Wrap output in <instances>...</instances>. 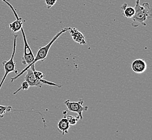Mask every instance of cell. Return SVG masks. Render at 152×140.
Instances as JSON below:
<instances>
[{"instance_id":"cell-1","label":"cell","mask_w":152,"mask_h":140,"mask_svg":"<svg viewBox=\"0 0 152 140\" xmlns=\"http://www.w3.org/2000/svg\"><path fill=\"white\" fill-rule=\"evenodd\" d=\"M134 15L132 18V26L137 28L139 26H146V21L152 18V9L149 3L145 2L140 4V0H135Z\"/></svg>"},{"instance_id":"cell-2","label":"cell","mask_w":152,"mask_h":140,"mask_svg":"<svg viewBox=\"0 0 152 140\" xmlns=\"http://www.w3.org/2000/svg\"><path fill=\"white\" fill-rule=\"evenodd\" d=\"M71 28H64L63 29L59 31L57 34H56L53 37V39L49 42V43L48 44H47L46 45H45L44 47H39V50H38V52L37 53V55H36L35 59H34V61L32 62L31 64L28 65L26 67H25L24 69L23 70H22L20 73H18L17 74V76H15L14 77H12V78L10 80H11V82H13L15 80H16L18 79V77H20L21 75H22L24 72H26V70L28 69H29L30 66L32 64H35L38 61H41L42 62H43V61L46 59L47 57V55L49 53V50H50V47H51V45L53 44V43L55 42V41L59 38V37L63 34H64L65 32H66L67 31H69Z\"/></svg>"},{"instance_id":"cell-3","label":"cell","mask_w":152,"mask_h":140,"mask_svg":"<svg viewBox=\"0 0 152 140\" xmlns=\"http://www.w3.org/2000/svg\"><path fill=\"white\" fill-rule=\"evenodd\" d=\"M18 35H14V44H13V50L12 53V56L9 61H3L2 62L3 67L4 69V74L3 77V78L2 79L1 82H0V90L2 86L3 82L5 81V79L8 74L12 72H14L16 74H18V70L15 69L16 67V64L15 61H14V56H15L16 50V42H17V38H18Z\"/></svg>"},{"instance_id":"cell-4","label":"cell","mask_w":152,"mask_h":140,"mask_svg":"<svg viewBox=\"0 0 152 140\" xmlns=\"http://www.w3.org/2000/svg\"><path fill=\"white\" fill-rule=\"evenodd\" d=\"M83 103L84 100L82 99H80L77 101H71L70 100H66L64 101L65 105L67 107L68 111L76 113L80 120L83 119V113L88 111V107L87 106H83Z\"/></svg>"},{"instance_id":"cell-5","label":"cell","mask_w":152,"mask_h":140,"mask_svg":"<svg viewBox=\"0 0 152 140\" xmlns=\"http://www.w3.org/2000/svg\"><path fill=\"white\" fill-rule=\"evenodd\" d=\"M20 30L22 31V34L23 36L24 42V55L22 58V63L23 65H29L31 64L34 61L35 56L34 55L32 50L27 42L26 36L24 31L23 28H22Z\"/></svg>"},{"instance_id":"cell-6","label":"cell","mask_w":152,"mask_h":140,"mask_svg":"<svg viewBox=\"0 0 152 140\" xmlns=\"http://www.w3.org/2000/svg\"><path fill=\"white\" fill-rule=\"evenodd\" d=\"M35 64H32L30 67L26 70V74L25 76V81H26L29 85L30 87H37L42 88L43 85L42 79L41 80L36 78L34 74V70L35 69Z\"/></svg>"},{"instance_id":"cell-7","label":"cell","mask_w":152,"mask_h":140,"mask_svg":"<svg viewBox=\"0 0 152 140\" xmlns=\"http://www.w3.org/2000/svg\"><path fill=\"white\" fill-rule=\"evenodd\" d=\"M2 1L9 6L10 8L12 9V11L14 14L15 18H16V20L12 22L11 23L9 24L10 29H11L12 32H15V33L20 31V29H22V28H23V24L22 18L18 17L16 10L14 8V7H12L10 3L8 2L7 0H2Z\"/></svg>"},{"instance_id":"cell-8","label":"cell","mask_w":152,"mask_h":140,"mask_svg":"<svg viewBox=\"0 0 152 140\" xmlns=\"http://www.w3.org/2000/svg\"><path fill=\"white\" fill-rule=\"evenodd\" d=\"M147 68L146 62L142 59H137L133 61L132 69L135 73L141 74L146 71Z\"/></svg>"},{"instance_id":"cell-9","label":"cell","mask_w":152,"mask_h":140,"mask_svg":"<svg viewBox=\"0 0 152 140\" xmlns=\"http://www.w3.org/2000/svg\"><path fill=\"white\" fill-rule=\"evenodd\" d=\"M69 31L73 41L82 45L86 44V41L85 36L80 31L76 29V28H71Z\"/></svg>"},{"instance_id":"cell-10","label":"cell","mask_w":152,"mask_h":140,"mask_svg":"<svg viewBox=\"0 0 152 140\" xmlns=\"http://www.w3.org/2000/svg\"><path fill=\"white\" fill-rule=\"evenodd\" d=\"M70 127V125L67 121L66 115L64 114V117L61 119L57 124V129L60 133L64 135L68 133Z\"/></svg>"},{"instance_id":"cell-11","label":"cell","mask_w":152,"mask_h":140,"mask_svg":"<svg viewBox=\"0 0 152 140\" xmlns=\"http://www.w3.org/2000/svg\"><path fill=\"white\" fill-rule=\"evenodd\" d=\"M121 9L123 10V15L125 18H131L134 15V8L132 7H127V3H124L121 7Z\"/></svg>"},{"instance_id":"cell-12","label":"cell","mask_w":152,"mask_h":140,"mask_svg":"<svg viewBox=\"0 0 152 140\" xmlns=\"http://www.w3.org/2000/svg\"><path fill=\"white\" fill-rule=\"evenodd\" d=\"M14 110V111H18L16 109H14L12 106H3L0 105V118H2L4 117V114L7 112H10V111Z\"/></svg>"},{"instance_id":"cell-13","label":"cell","mask_w":152,"mask_h":140,"mask_svg":"<svg viewBox=\"0 0 152 140\" xmlns=\"http://www.w3.org/2000/svg\"><path fill=\"white\" fill-rule=\"evenodd\" d=\"M67 121L69 123L70 125H76L77 123L78 122V121L80 120V117L79 116H76V117H73L72 115H69L66 117Z\"/></svg>"},{"instance_id":"cell-14","label":"cell","mask_w":152,"mask_h":140,"mask_svg":"<svg viewBox=\"0 0 152 140\" xmlns=\"http://www.w3.org/2000/svg\"><path fill=\"white\" fill-rule=\"evenodd\" d=\"M30 86L29 85V84L26 82V81H24V82L22 84L20 88H18L17 90H16L15 92H14L13 93V94H16L18 93V92L19 91H20V90H28Z\"/></svg>"},{"instance_id":"cell-15","label":"cell","mask_w":152,"mask_h":140,"mask_svg":"<svg viewBox=\"0 0 152 140\" xmlns=\"http://www.w3.org/2000/svg\"><path fill=\"white\" fill-rule=\"evenodd\" d=\"M34 74L36 78L41 80V79H44V75L43 73H42L41 71H36L35 69L34 70Z\"/></svg>"},{"instance_id":"cell-16","label":"cell","mask_w":152,"mask_h":140,"mask_svg":"<svg viewBox=\"0 0 152 140\" xmlns=\"http://www.w3.org/2000/svg\"><path fill=\"white\" fill-rule=\"evenodd\" d=\"M57 0H45V3L47 4V8L50 9L52 7L54 6L56 3Z\"/></svg>"}]
</instances>
